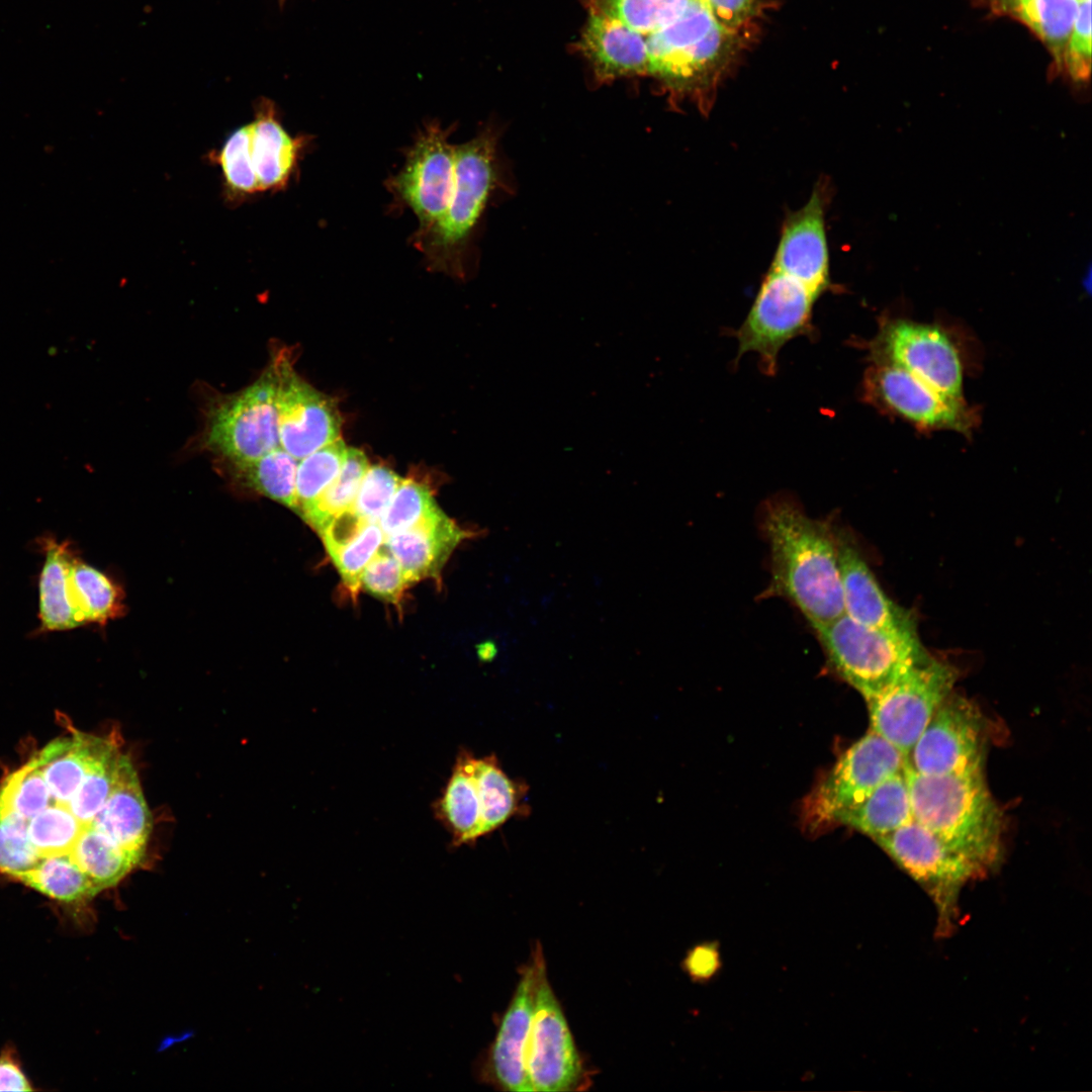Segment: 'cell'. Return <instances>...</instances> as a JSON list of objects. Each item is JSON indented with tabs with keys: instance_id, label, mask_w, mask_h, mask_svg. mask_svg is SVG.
I'll use <instances>...</instances> for the list:
<instances>
[{
	"instance_id": "cell-5",
	"label": "cell",
	"mask_w": 1092,
	"mask_h": 1092,
	"mask_svg": "<svg viewBox=\"0 0 1092 1092\" xmlns=\"http://www.w3.org/2000/svg\"><path fill=\"white\" fill-rule=\"evenodd\" d=\"M835 670L869 700L929 653L917 632H889L845 614L813 628Z\"/></svg>"
},
{
	"instance_id": "cell-16",
	"label": "cell",
	"mask_w": 1092,
	"mask_h": 1092,
	"mask_svg": "<svg viewBox=\"0 0 1092 1092\" xmlns=\"http://www.w3.org/2000/svg\"><path fill=\"white\" fill-rule=\"evenodd\" d=\"M272 365L280 447L300 460L340 438L342 420L334 400L298 376L284 354Z\"/></svg>"
},
{
	"instance_id": "cell-33",
	"label": "cell",
	"mask_w": 1092,
	"mask_h": 1092,
	"mask_svg": "<svg viewBox=\"0 0 1092 1092\" xmlns=\"http://www.w3.org/2000/svg\"><path fill=\"white\" fill-rule=\"evenodd\" d=\"M20 882L67 904L92 898L99 892L89 877L67 856L41 859Z\"/></svg>"
},
{
	"instance_id": "cell-38",
	"label": "cell",
	"mask_w": 1092,
	"mask_h": 1092,
	"mask_svg": "<svg viewBox=\"0 0 1092 1092\" xmlns=\"http://www.w3.org/2000/svg\"><path fill=\"white\" fill-rule=\"evenodd\" d=\"M383 541L384 535L379 522H372L368 523L350 542L329 554L353 600L357 599L360 590L362 572Z\"/></svg>"
},
{
	"instance_id": "cell-4",
	"label": "cell",
	"mask_w": 1092,
	"mask_h": 1092,
	"mask_svg": "<svg viewBox=\"0 0 1092 1092\" xmlns=\"http://www.w3.org/2000/svg\"><path fill=\"white\" fill-rule=\"evenodd\" d=\"M649 76L672 95L705 100L738 54V32L721 26L700 0L646 35Z\"/></svg>"
},
{
	"instance_id": "cell-24",
	"label": "cell",
	"mask_w": 1092,
	"mask_h": 1092,
	"mask_svg": "<svg viewBox=\"0 0 1092 1092\" xmlns=\"http://www.w3.org/2000/svg\"><path fill=\"white\" fill-rule=\"evenodd\" d=\"M476 756L462 748L452 767L451 775L439 798L433 805L438 822L451 838L452 847L470 845L481 836V809L474 777Z\"/></svg>"
},
{
	"instance_id": "cell-40",
	"label": "cell",
	"mask_w": 1092,
	"mask_h": 1092,
	"mask_svg": "<svg viewBox=\"0 0 1092 1092\" xmlns=\"http://www.w3.org/2000/svg\"><path fill=\"white\" fill-rule=\"evenodd\" d=\"M410 585L399 562L385 545L380 546L360 578V589L397 606Z\"/></svg>"
},
{
	"instance_id": "cell-8",
	"label": "cell",
	"mask_w": 1092,
	"mask_h": 1092,
	"mask_svg": "<svg viewBox=\"0 0 1092 1092\" xmlns=\"http://www.w3.org/2000/svg\"><path fill=\"white\" fill-rule=\"evenodd\" d=\"M862 347L870 363L900 367L942 395L965 400L962 354L951 335L940 326L881 316L878 333Z\"/></svg>"
},
{
	"instance_id": "cell-22",
	"label": "cell",
	"mask_w": 1092,
	"mask_h": 1092,
	"mask_svg": "<svg viewBox=\"0 0 1092 1092\" xmlns=\"http://www.w3.org/2000/svg\"><path fill=\"white\" fill-rule=\"evenodd\" d=\"M476 533L462 529L441 510L418 525L384 537L383 544L399 562L410 584L441 571L454 549Z\"/></svg>"
},
{
	"instance_id": "cell-30",
	"label": "cell",
	"mask_w": 1092,
	"mask_h": 1092,
	"mask_svg": "<svg viewBox=\"0 0 1092 1092\" xmlns=\"http://www.w3.org/2000/svg\"><path fill=\"white\" fill-rule=\"evenodd\" d=\"M298 462L279 446L257 460L235 466L245 484L296 512Z\"/></svg>"
},
{
	"instance_id": "cell-42",
	"label": "cell",
	"mask_w": 1092,
	"mask_h": 1092,
	"mask_svg": "<svg viewBox=\"0 0 1092 1092\" xmlns=\"http://www.w3.org/2000/svg\"><path fill=\"white\" fill-rule=\"evenodd\" d=\"M722 956L718 941H703L693 946L682 961V967L696 983L706 984L714 980L722 970Z\"/></svg>"
},
{
	"instance_id": "cell-17",
	"label": "cell",
	"mask_w": 1092,
	"mask_h": 1092,
	"mask_svg": "<svg viewBox=\"0 0 1092 1092\" xmlns=\"http://www.w3.org/2000/svg\"><path fill=\"white\" fill-rule=\"evenodd\" d=\"M825 204L826 192L816 187L808 202L786 217L770 266L818 296L831 285Z\"/></svg>"
},
{
	"instance_id": "cell-27",
	"label": "cell",
	"mask_w": 1092,
	"mask_h": 1092,
	"mask_svg": "<svg viewBox=\"0 0 1092 1092\" xmlns=\"http://www.w3.org/2000/svg\"><path fill=\"white\" fill-rule=\"evenodd\" d=\"M913 820L909 787L902 771L879 785L862 802L844 812L837 825H846L874 838Z\"/></svg>"
},
{
	"instance_id": "cell-2",
	"label": "cell",
	"mask_w": 1092,
	"mask_h": 1092,
	"mask_svg": "<svg viewBox=\"0 0 1092 1092\" xmlns=\"http://www.w3.org/2000/svg\"><path fill=\"white\" fill-rule=\"evenodd\" d=\"M912 816L988 875L1000 863L1003 813L986 783L984 767L928 776L904 764Z\"/></svg>"
},
{
	"instance_id": "cell-36",
	"label": "cell",
	"mask_w": 1092,
	"mask_h": 1092,
	"mask_svg": "<svg viewBox=\"0 0 1092 1092\" xmlns=\"http://www.w3.org/2000/svg\"><path fill=\"white\" fill-rule=\"evenodd\" d=\"M215 161L231 197L243 198L261 192L251 158L250 123L232 131L215 155Z\"/></svg>"
},
{
	"instance_id": "cell-23",
	"label": "cell",
	"mask_w": 1092,
	"mask_h": 1092,
	"mask_svg": "<svg viewBox=\"0 0 1092 1092\" xmlns=\"http://www.w3.org/2000/svg\"><path fill=\"white\" fill-rule=\"evenodd\" d=\"M250 127L251 158L260 191L284 189L297 171L310 136L289 134L268 101L260 104Z\"/></svg>"
},
{
	"instance_id": "cell-13",
	"label": "cell",
	"mask_w": 1092,
	"mask_h": 1092,
	"mask_svg": "<svg viewBox=\"0 0 1092 1092\" xmlns=\"http://www.w3.org/2000/svg\"><path fill=\"white\" fill-rule=\"evenodd\" d=\"M453 130V125L428 122L405 153L402 168L387 180L394 202L418 218L415 234L438 221L450 201L455 179V145L449 142Z\"/></svg>"
},
{
	"instance_id": "cell-46",
	"label": "cell",
	"mask_w": 1092,
	"mask_h": 1092,
	"mask_svg": "<svg viewBox=\"0 0 1092 1092\" xmlns=\"http://www.w3.org/2000/svg\"><path fill=\"white\" fill-rule=\"evenodd\" d=\"M1079 1H1085V0H1079Z\"/></svg>"
},
{
	"instance_id": "cell-11",
	"label": "cell",
	"mask_w": 1092,
	"mask_h": 1092,
	"mask_svg": "<svg viewBox=\"0 0 1092 1092\" xmlns=\"http://www.w3.org/2000/svg\"><path fill=\"white\" fill-rule=\"evenodd\" d=\"M275 388L271 363L252 384L215 403L206 422V448L239 465L279 447Z\"/></svg>"
},
{
	"instance_id": "cell-37",
	"label": "cell",
	"mask_w": 1092,
	"mask_h": 1092,
	"mask_svg": "<svg viewBox=\"0 0 1092 1092\" xmlns=\"http://www.w3.org/2000/svg\"><path fill=\"white\" fill-rule=\"evenodd\" d=\"M439 511L428 485L413 478L401 479L379 525L387 537L418 525Z\"/></svg>"
},
{
	"instance_id": "cell-19",
	"label": "cell",
	"mask_w": 1092,
	"mask_h": 1092,
	"mask_svg": "<svg viewBox=\"0 0 1092 1092\" xmlns=\"http://www.w3.org/2000/svg\"><path fill=\"white\" fill-rule=\"evenodd\" d=\"M844 614L889 632H916L914 615L890 600L849 535L836 530Z\"/></svg>"
},
{
	"instance_id": "cell-31",
	"label": "cell",
	"mask_w": 1092,
	"mask_h": 1092,
	"mask_svg": "<svg viewBox=\"0 0 1092 1092\" xmlns=\"http://www.w3.org/2000/svg\"><path fill=\"white\" fill-rule=\"evenodd\" d=\"M369 466L363 451L348 448L339 474L302 519L321 535L334 518L352 507Z\"/></svg>"
},
{
	"instance_id": "cell-6",
	"label": "cell",
	"mask_w": 1092,
	"mask_h": 1092,
	"mask_svg": "<svg viewBox=\"0 0 1092 1092\" xmlns=\"http://www.w3.org/2000/svg\"><path fill=\"white\" fill-rule=\"evenodd\" d=\"M873 840L933 902L936 937L951 935L959 921L963 888L986 873L914 819Z\"/></svg>"
},
{
	"instance_id": "cell-18",
	"label": "cell",
	"mask_w": 1092,
	"mask_h": 1092,
	"mask_svg": "<svg viewBox=\"0 0 1092 1092\" xmlns=\"http://www.w3.org/2000/svg\"><path fill=\"white\" fill-rule=\"evenodd\" d=\"M538 971V946L525 967L489 1049L484 1073L493 1084L512 1092H532L526 1072Z\"/></svg>"
},
{
	"instance_id": "cell-28",
	"label": "cell",
	"mask_w": 1092,
	"mask_h": 1092,
	"mask_svg": "<svg viewBox=\"0 0 1092 1092\" xmlns=\"http://www.w3.org/2000/svg\"><path fill=\"white\" fill-rule=\"evenodd\" d=\"M39 579V617L50 631L75 628L85 622L75 605L69 572L74 559L65 543L48 541Z\"/></svg>"
},
{
	"instance_id": "cell-29",
	"label": "cell",
	"mask_w": 1092,
	"mask_h": 1092,
	"mask_svg": "<svg viewBox=\"0 0 1092 1092\" xmlns=\"http://www.w3.org/2000/svg\"><path fill=\"white\" fill-rule=\"evenodd\" d=\"M70 858L99 891L116 885L138 866L116 842L93 827L82 832Z\"/></svg>"
},
{
	"instance_id": "cell-3",
	"label": "cell",
	"mask_w": 1092,
	"mask_h": 1092,
	"mask_svg": "<svg viewBox=\"0 0 1092 1092\" xmlns=\"http://www.w3.org/2000/svg\"><path fill=\"white\" fill-rule=\"evenodd\" d=\"M497 149L498 131L492 127L455 146V179L448 206L429 230L412 237L430 270L464 276L474 229L500 186Z\"/></svg>"
},
{
	"instance_id": "cell-20",
	"label": "cell",
	"mask_w": 1092,
	"mask_h": 1092,
	"mask_svg": "<svg viewBox=\"0 0 1092 1092\" xmlns=\"http://www.w3.org/2000/svg\"><path fill=\"white\" fill-rule=\"evenodd\" d=\"M92 827L111 838L136 864L140 863L152 831V816L127 754H119L112 790Z\"/></svg>"
},
{
	"instance_id": "cell-45",
	"label": "cell",
	"mask_w": 1092,
	"mask_h": 1092,
	"mask_svg": "<svg viewBox=\"0 0 1092 1092\" xmlns=\"http://www.w3.org/2000/svg\"><path fill=\"white\" fill-rule=\"evenodd\" d=\"M495 653V646L491 642H486L479 648V654L485 660L491 659Z\"/></svg>"
},
{
	"instance_id": "cell-7",
	"label": "cell",
	"mask_w": 1092,
	"mask_h": 1092,
	"mask_svg": "<svg viewBox=\"0 0 1092 1092\" xmlns=\"http://www.w3.org/2000/svg\"><path fill=\"white\" fill-rule=\"evenodd\" d=\"M906 757L870 730L846 749L804 799L801 821L809 833L837 825L839 817L904 768Z\"/></svg>"
},
{
	"instance_id": "cell-41",
	"label": "cell",
	"mask_w": 1092,
	"mask_h": 1092,
	"mask_svg": "<svg viewBox=\"0 0 1092 1092\" xmlns=\"http://www.w3.org/2000/svg\"><path fill=\"white\" fill-rule=\"evenodd\" d=\"M1091 0L1080 2L1078 14L1069 36L1062 72L1076 84L1089 81L1091 72Z\"/></svg>"
},
{
	"instance_id": "cell-32",
	"label": "cell",
	"mask_w": 1092,
	"mask_h": 1092,
	"mask_svg": "<svg viewBox=\"0 0 1092 1092\" xmlns=\"http://www.w3.org/2000/svg\"><path fill=\"white\" fill-rule=\"evenodd\" d=\"M694 0H584L589 12L617 19L644 35L681 16Z\"/></svg>"
},
{
	"instance_id": "cell-25",
	"label": "cell",
	"mask_w": 1092,
	"mask_h": 1092,
	"mask_svg": "<svg viewBox=\"0 0 1092 1092\" xmlns=\"http://www.w3.org/2000/svg\"><path fill=\"white\" fill-rule=\"evenodd\" d=\"M993 13L1028 26L1050 51L1061 73L1065 49L1076 20L1079 0H977Z\"/></svg>"
},
{
	"instance_id": "cell-15",
	"label": "cell",
	"mask_w": 1092,
	"mask_h": 1092,
	"mask_svg": "<svg viewBox=\"0 0 1092 1092\" xmlns=\"http://www.w3.org/2000/svg\"><path fill=\"white\" fill-rule=\"evenodd\" d=\"M582 1068L538 945L534 1012L526 1048V1072L532 1092L574 1090L583 1081Z\"/></svg>"
},
{
	"instance_id": "cell-12",
	"label": "cell",
	"mask_w": 1092,
	"mask_h": 1092,
	"mask_svg": "<svg viewBox=\"0 0 1092 1092\" xmlns=\"http://www.w3.org/2000/svg\"><path fill=\"white\" fill-rule=\"evenodd\" d=\"M860 396L880 413L904 420L921 432L951 430L970 437L979 423L978 412L966 400L946 397L890 364L870 363Z\"/></svg>"
},
{
	"instance_id": "cell-44",
	"label": "cell",
	"mask_w": 1092,
	"mask_h": 1092,
	"mask_svg": "<svg viewBox=\"0 0 1092 1092\" xmlns=\"http://www.w3.org/2000/svg\"><path fill=\"white\" fill-rule=\"evenodd\" d=\"M31 1086L16 1060L8 1052L0 1057V1091H30Z\"/></svg>"
},
{
	"instance_id": "cell-26",
	"label": "cell",
	"mask_w": 1092,
	"mask_h": 1092,
	"mask_svg": "<svg viewBox=\"0 0 1092 1092\" xmlns=\"http://www.w3.org/2000/svg\"><path fill=\"white\" fill-rule=\"evenodd\" d=\"M474 777L481 809V836L493 833L509 820L525 816L528 786L504 770L495 754L476 757Z\"/></svg>"
},
{
	"instance_id": "cell-39",
	"label": "cell",
	"mask_w": 1092,
	"mask_h": 1092,
	"mask_svg": "<svg viewBox=\"0 0 1092 1092\" xmlns=\"http://www.w3.org/2000/svg\"><path fill=\"white\" fill-rule=\"evenodd\" d=\"M401 479L385 466H369L351 510L365 523L379 522Z\"/></svg>"
},
{
	"instance_id": "cell-9",
	"label": "cell",
	"mask_w": 1092,
	"mask_h": 1092,
	"mask_svg": "<svg viewBox=\"0 0 1092 1092\" xmlns=\"http://www.w3.org/2000/svg\"><path fill=\"white\" fill-rule=\"evenodd\" d=\"M954 666L931 654L867 701L871 729L905 757L939 704L953 691Z\"/></svg>"
},
{
	"instance_id": "cell-1",
	"label": "cell",
	"mask_w": 1092,
	"mask_h": 1092,
	"mask_svg": "<svg viewBox=\"0 0 1092 1092\" xmlns=\"http://www.w3.org/2000/svg\"><path fill=\"white\" fill-rule=\"evenodd\" d=\"M762 518L771 558L769 593L789 599L813 628L844 615L833 525L810 518L786 497L768 500Z\"/></svg>"
},
{
	"instance_id": "cell-35",
	"label": "cell",
	"mask_w": 1092,
	"mask_h": 1092,
	"mask_svg": "<svg viewBox=\"0 0 1092 1092\" xmlns=\"http://www.w3.org/2000/svg\"><path fill=\"white\" fill-rule=\"evenodd\" d=\"M347 449L340 437L299 460L296 470V513L301 518L339 474Z\"/></svg>"
},
{
	"instance_id": "cell-43",
	"label": "cell",
	"mask_w": 1092,
	"mask_h": 1092,
	"mask_svg": "<svg viewBox=\"0 0 1092 1092\" xmlns=\"http://www.w3.org/2000/svg\"><path fill=\"white\" fill-rule=\"evenodd\" d=\"M724 28L739 30L756 14L759 0H700Z\"/></svg>"
},
{
	"instance_id": "cell-14",
	"label": "cell",
	"mask_w": 1092,
	"mask_h": 1092,
	"mask_svg": "<svg viewBox=\"0 0 1092 1092\" xmlns=\"http://www.w3.org/2000/svg\"><path fill=\"white\" fill-rule=\"evenodd\" d=\"M987 726L971 700L952 691L936 708L906 763L928 776L959 774L984 767Z\"/></svg>"
},
{
	"instance_id": "cell-34",
	"label": "cell",
	"mask_w": 1092,
	"mask_h": 1092,
	"mask_svg": "<svg viewBox=\"0 0 1092 1092\" xmlns=\"http://www.w3.org/2000/svg\"><path fill=\"white\" fill-rule=\"evenodd\" d=\"M69 581L75 605L85 622L104 623L120 613L119 590L99 570L74 558Z\"/></svg>"
},
{
	"instance_id": "cell-10",
	"label": "cell",
	"mask_w": 1092,
	"mask_h": 1092,
	"mask_svg": "<svg viewBox=\"0 0 1092 1092\" xmlns=\"http://www.w3.org/2000/svg\"><path fill=\"white\" fill-rule=\"evenodd\" d=\"M818 295L798 280L769 268L742 325L736 331L737 360L754 352L762 373L774 376L781 349L799 336H811Z\"/></svg>"
},
{
	"instance_id": "cell-21",
	"label": "cell",
	"mask_w": 1092,
	"mask_h": 1092,
	"mask_svg": "<svg viewBox=\"0 0 1092 1092\" xmlns=\"http://www.w3.org/2000/svg\"><path fill=\"white\" fill-rule=\"evenodd\" d=\"M577 49L599 81L649 73L646 35L609 16L589 12Z\"/></svg>"
}]
</instances>
